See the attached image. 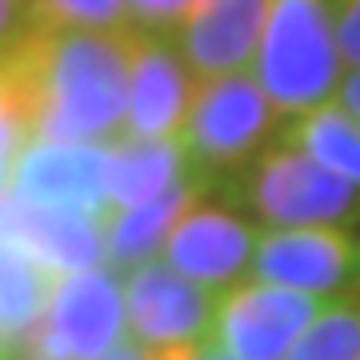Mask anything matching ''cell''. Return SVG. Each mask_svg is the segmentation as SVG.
Masks as SVG:
<instances>
[{
  "instance_id": "8fae6325",
  "label": "cell",
  "mask_w": 360,
  "mask_h": 360,
  "mask_svg": "<svg viewBox=\"0 0 360 360\" xmlns=\"http://www.w3.org/2000/svg\"><path fill=\"white\" fill-rule=\"evenodd\" d=\"M272 0H193L188 16L172 32L188 72L200 80L248 72L269 25Z\"/></svg>"
},
{
  "instance_id": "484cf974",
  "label": "cell",
  "mask_w": 360,
  "mask_h": 360,
  "mask_svg": "<svg viewBox=\"0 0 360 360\" xmlns=\"http://www.w3.org/2000/svg\"><path fill=\"white\" fill-rule=\"evenodd\" d=\"M13 345H16V336L4 328V321H0V360H13Z\"/></svg>"
},
{
  "instance_id": "d4e9b609",
  "label": "cell",
  "mask_w": 360,
  "mask_h": 360,
  "mask_svg": "<svg viewBox=\"0 0 360 360\" xmlns=\"http://www.w3.org/2000/svg\"><path fill=\"white\" fill-rule=\"evenodd\" d=\"M16 148H8V144H0V200L8 196V184H13V165H16Z\"/></svg>"
},
{
  "instance_id": "44dd1931",
  "label": "cell",
  "mask_w": 360,
  "mask_h": 360,
  "mask_svg": "<svg viewBox=\"0 0 360 360\" xmlns=\"http://www.w3.org/2000/svg\"><path fill=\"white\" fill-rule=\"evenodd\" d=\"M336 16V40L345 52V65L360 68V0H333Z\"/></svg>"
},
{
  "instance_id": "ffe728a7",
  "label": "cell",
  "mask_w": 360,
  "mask_h": 360,
  "mask_svg": "<svg viewBox=\"0 0 360 360\" xmlns=\"http://www.w3.org/2000/svg\"><path fill=\"white\" fill-rule=\"evenodd\" d=\"M132 8V28L141 32H156V37H172L180 20L188 16L193 0H129Z\"/></svg>"
},
{
  "instance_id": "4316f807",
  "label": "cell",
  "mask_w": 360,
  "mask_h": 360,
  "mask_svg": "<svg viewBox=\"0 0 360 360\" xmlns=\"http://www.w3.org/2000/svg\"><path fill=\"white\" fill-rule=\"evenodd\" d=\"M196 360H232V356H224L220 348H212V345H208V348H205V352H200V356H196Z\"/></svg>"
},
{
  "instance_id": "5bb4252c",
  "label": "cell",
  "mask_w": 360,
  "mask_h": 360,
  "mask_svg": "<svg viewBox=\"0 0 360 360\" xmlns=\"http://www.w3.org/2000/svg\"><path fill=\"white\" fill-rule=\"evenodd\" d=\"M212 193V184L205 176H188L180 180L176 188H168L165 196H156L148 205H136V208H116L112 217L104 220V240H108V260H112L116 272H132L148 264V260H160L172 229L180 224V217L205 200Z\"/></svg>"
},
{
  "instance_id": "9c48e42d",
  "label": "cell",
  "mask_w": 360,
  "mask_h": 360,
  "mask_svg": "<svg viewBox=\"0 0 360 360\" xmlns=\"http://www.w3.org/2000/svg\"><path fill=\"white\" fill-rule=\"evenodd\" d=\"M264 232L229 200H196L172 229L160 257L188 281L229 292L248 281Z\"/></svg>"
},
{
  "instance_id": "ac0fdd59",
  "label": "cell",
  "mask_w": 360,
  "mask_h": 360,
  "mask_svg": "<svg viewBox=\"0 0 360 360\" xmlns=\"http://www.w3.org/2000/svg\"><path fill=\"white\" fill-rule=\"evenodd\" d=\"M288 360H360V292L328 300Z\"/></svg>"
},
{
  "instance_id": "ba28073f",
  "label": "cell",
  "mask_w": 360,
  "mask_h": 360,
  "mask_svg": "<svg viewBox=\"0 0 360 360\" xmlns=\"http://www.w3.org/2000/svg\"><path fill=\"white\" fill-rule=\"evenodd\" d=\"M8 196L28 205L77 208L108 220L112 208V153L104 144L28 141L13 165Z\"/></svg>"
},
{
  "instance_id": "e0dca14e",
  "label": "cell",
  "mask_w": 360,
  "mask_h": 360,
  "mask_svg": "<svg viewBox=\"0 0 360 360\" xmlns=\"http://www.w3.org/2000/svg\"><path fill=\"white\" fill-rule=\"evenodd\" d=\"M56 272L44 269L37 257H28L20 245L0 240V321L13 336L28 333L49 312L56 292Z\"/></svg>"
},
{
  "instance_id": "4fadbf2b",
  "label": "cell",
  "mask_w": 360,
  "mask_h": 360,
  "mask_svg": "<svg viewBox=\"0 0 360 360\" xmlns=\"http://www.w3.org/2000/svg\"><path fill=\"white\" fill-rule=\"evenodd\" d=\"M0 240L20 245L28 257H37L44 269L60 276L101 269V260L108 257L104 220L77 212V208L28 205L16 196L0 200Z\"/></svg>"
},
{
  "instance_id": "9a60e30c",
  "label": "cell",
  "mask_w": 360,
  "mask_h": 360,
  "mask_svg": "<svg viewBox=\"0 0 360 360\" xmlns=\"http://www.w3.org/2000/svg\"><path fill=\"white\" fill-rule=\"evenodd\" d=\"M108 153H112V208L148 205L193 172L180 136L148 141V136L124 132L108 144Z\"/></svg>"
},
{
  "instance_id": "7402d4cb",
  "label": "cell",
  "mask_w": 360,
  "mask_h": 360,
  "mask_svg": "<svg viewBox=\"0 0 360 360\" xmlns=\"http://www.w3.org/2000/svg\"><path fill=\"white\" fill-rule=\"evenodd\" d=\"M28 28V0H0V52Z\"/></svg>"
},
{
  "instance_id": "cb8c5ba5",
  "label": "cell",
  "mask_w": 360,
  "mask_h": 360,
  "mask_svg": "<svg viewBox=\"0 0 360 360\" xmlns=\"http://www.w3.org/2000/svg\"><path fill=\"white\" fill-rule=\"evenodd\" d=\"M92 360H153V352H144L132 336H124L120 345H112L108 352H101V356H92Z\"/></svg>"
},
{
  "instance_id": "3957f363",
  "label": "cell",
  "mask_w": 360,
  "mask_h": 360,
  "mask_svg": "<svg viewBox=\"0 0 360 360\" xmlns=\"http://www.w3.org/2000/svg\"><path fill=\"white\" fill-rule=\"evenodd\" d=\"M220 193L264 229H360L356 184L281 141H272L252 165L224 180Z\"/></svg>"
},
{
  "instance_id": "7c38bea8",
  "label": "cell",
  "mask_w": 360,
  "mask_h": 360,
  "mask_svg": "<svg viewBox=\"0 0 360 360\" xmlns=\"http://www.w3.org/2000/svg\"><path fill=\"white\" fill-rule=\"evenodd\" d=\"M193 72L176 52L172 37H156L136 28L132 44V77H129V136H148L165 141L180 136L188 108H193L196 84Z\"/></svg>"
},
{
  "instance_id": "277c9868",
  "label": "cell",
  "mask_w": 360,
  "mask_h": 360,
  "mask_svg": "<svg viewBox=\"0 0 360 360\" xmlns=\"http://www.w3.org/2000/svg\"><path fill=\"white\" fill-rule=\"evenodd\" d=\"M281 124L284 116L260 89V80L252 72H232L196 84L180 144L196 176L224 184L245 165H252L272 144V136H281Z\"/></svg>"
},
{
  "instance_id": "8992f818",
  "label": "cell",
  "mask_w": 360,
  "mask_h": 360,
  "mask_svg": "<svg viewBox=\"0 0 360 360\" xmlns=\"http://www.w3.org/2000/svg\"><path fill=\"white\" fill-rule=\"evenodd\" d=\"M328 300L296 288L245 281L220 292L212 348L232 360H288Z\"/></svg>"
},
{
  "instance_id": "83f0119b",
  "label": "cell",
  "mask_w": 360,
  "mask_h": 360,
  "mask_svg": "<svg viewBox=\"0 0 360 360\" xmlns=\"http://www.w3.org/2000/svg\"><path fill=\"white\" fill-rule=\"evenodd\" d=\"M356 236H360V229H356ZM356 292H360V281H356Z\"/></svg>"
},
{
  "instance_id": "6da1fadb",
  "label": "cell",
  "mask_w": 360,
  "mask_h": 360,
  "mask_svg": "<svg viewBox=\"0 0 360 360\" xmlns=\"http://www.w3.org/2000/svg\"><path fill=\"white\" fill-rule=\"evenodd\" d=\"M136 28L52 32L28 25L0 52V108L28 141L101 144L124 136Z\"/></svg>"
},
{
  "instance_id": "603a6c76",
  "label": "cell",
  "mask_w": 360,
  "mask_h": 360,
  "mask_svg": "<svg viewBox=\"0 0 360 360\" xmlns=\"http://www.w3.org/2000/svg\"><path fill=\"white\" fill-rule=\"evenodd\" d=\"M336 101L360 120V68H348L345 72V84H340V96H336Z\"/></svg>"
},
{
  "instance_id": "2e32d148",
  "label": "cell",
  "mask_w": 360,
  "mask_h": 360,
  "mask_svg": "<svg viewBox=\"0 0 360 360\" xmlns=\"http://www.w3.org/2000/svg\"><path fill=\"white\" fill-rule=\"evenodd\" d=\"M276 141L309 153L316 165L360 188V120L340 101L284 120Z\"/></svg>"
},
{
  "instance_id": "52a82bcc",
  "label": "cell",
  "mask_w": 360,
  "mask_h": 360,
  "mask_svg": "<svg viewBox=\"0 0 360 360\" xmlns=\"http://www.w3.org/2000/svg\"><path fill=\"white\" fill-rule=\"evenodd\" d=\"M248 281L321 300L348 296L360 281V236L356 229H264Z\"/></svg>"
},
{
  "instance_id": "7a4b0ae2",
  "label": "cell",
  "mask_w": 360,
  "mask_h": 360,
  "mask_svg": "<svg viewBox=\"0 0 360 360\" xmlns=\"http://www.w3.org/2000/svg\"><path fill=\"white\" fill-rule=\"evenodd\" d=\"M345 52L336 40L333 0H272L252 77L284 120L324 108L340 96Z\"/></svg>"
},
{
  "instance_id": "d6986e66",
  "label": "cell",
  "mask_w": 360,
  "mask_h": 360,
  "mask_svg": "<svg viewBox=\"0 0 360 360\" xmlns=\"http://www.w3.org/2000/svg\"><path fill=\"white\" fill-rule=\"evenodd\" d=\"M28 25L52 32H124L129 0H28Z\"/></svg>"
},
{
  "instance_id": "5b68a950",
  "label": "cell",
  "mask_w": 360,
  "mask_h": 360,
  "mask_svg": "<svg viewBox=\"0 0 360 360\" xmlns=\"http://www.w3.org/2000/svg\"><path fill=\"white\" fill-rule=\"evenodd\" d=\"M220 292L180 276L165 257L124 276L129 336L153 360H196L212 345Z\"/></svg>"
},
{
  "instance_id": "30bf717a",
  "label": "cell",
  "mask_w": 360,
  "mask_h": 360,
  "mask_svg": "<svg viewBox=\"0 0 360 360\" xmlns=\"http://www.w3.org/2000/svg\"><path fill=\"white\" fill-rule=\"evenodd\" d=\"M40 328L65 360H92L120 345L129 336V309H124V284L116 281V269H89L56 281L49 312L40 316Z\"/></svg>"
}]
</instances>
